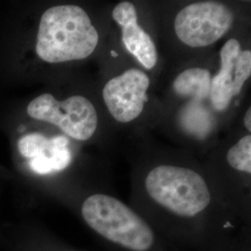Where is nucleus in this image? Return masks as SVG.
<instances>
[{
	"mask_svg": "<svg viewBox=\"0 0 251 251\" xmlns=\"http://www.w3.org/2000/svg\"><path fill=\"white\" fill-rule=\"evenodd\" d=\"M49 141L50 139L41 133L25 135L19 141V151L26 158H35L38 155L47 153L49 150Z\"/></svg>",
	"mask_w": 251,
	"mask_h": 251,
	"instance_id": "13",
	"label": "nucleus"
},
{
	"mask_svg": "<svg viewBox=\"0 0 251 251\" xmlns=\"http://www.w3.org/2000/svg\"><path fill=\"white\" fill-rule=\"evenodd\" d=\"M211 251H251V228L243 226Z\"/></svg>",
	"mask_w": 251,
	"mask_h": 251,
	"instance_id": "14",
	"label": "nucleus"
},
{
	"mask_svg": "<svg viewBox=\"0 0 251 251\" xmlns=\"http://www.w3.org/2000/svg\"><path fill=\"white\" fill-rule=\"evenodd\" d=\"M226 163L233 171L251 175V136H244L238 143L232 146L226 153Z\"/></svg>",
	"mask_w": 251,
	"mask_h": 251,
	"instance_id": "11",
	"label": "nucleus"
},
{
	"mask_svg": "<svg viewBox=\"0 0 251 251\" xmlns=\"http://www.w3.org/2000/svg\"><path fill=\"white\" fill-rule=\"evenodd\" d=\"M27 113L32 118L59 126L64 133L78 141H87L95 133L98 115L90 100L75 95L58 100L50 93L33 100Z\"/></svg>",
	"mask_w": 251,
	"mask_h": 251,
	"instance_id": "4",
	"label": "nucleus"
},
{
	"mask_svg": "<svg viewBox=\"0 0 251 251\" xmlns=\"http://www.w3.org/2000/svg\"><path fill=\"white\" fill-rule=\"evenodd\" d=\"M25 126H19L18 130L20 132L25 131Z\"/></svg>",
	"mask_w": 251,
	"mask_h": 251,
	"instance_id": "16",
	"label": "nucleus"
},
{
	"mask_svg": "<svg viewBox=\"0 0 251 251\" xmlns=\"http://www.w3.org/2000/svg\"><path fill=\"white\" fill-rule=\"evenodd\" d=\"M24 251H87L63 242L44 228L34 227L27 233Z\"/></svg>",
	"mask_w": 251,
	"mask_h": 251,
	"instance_id": "10",
	"label": "nucleus"
},
{
	"mask_svg": "<svg viewBox=\"0 0 251 251\" xmlns=\"http://www.w3.org/2000/svg\"><path fill=\"white\" fill-rule=\"evenodd\" d=\"M210 73L202 68H190L176 77L173 90L181 97H195L204 99L209 96Z\"/></svg>",
	"mask_w": 251,
	"mask_h": 251,
	"instance_id": "9",
	"label": "nucleus"
},
{
	"mask_svg": "<svg viewBox=\"0 0 251 251\" xmlns=\"http://www.w3.org/2000/svg\"><path fill=\"white\" fill-rule=\"evenodd\" d=\"M68 139L64 136H57L50 139L49 158L51 163L53 173L66 170L72 162V153L68 149Z\"/></svg>",
	"mask_w": 251,
	"mask_h": 251,
	"instance_id": "12",
	"label": "nucleus"
},
{
	"mask_svg": "<svg viewBox=\"0 0 251 251\" xmlns=\"http://www.w3.org/2000/svg\"><path fill=\"white\" fill-rule=\"evenodd\" d=\"M150 86L148 75L139 69H128L105 84L102 96L111 116L120 123L133 121L143 113Z\"/></svg>",
	"mask_w": 251,
	"mask_h": 251,
	"instance_id": "7",
	"label": "nucleus"
},
{
	"mask_svg": "<svg viewBox=\"0 0 251 251\" xmlns=\"http://www.w3.org/2000/svg\"><path fill=\"white\" fill-rule=\"evenodd\" d=\"M244 123H245V126H246V128H247L249 131H251V108H250V109L247 111V113H246V116H245V118H244Z\"/></svg>",
	"mask_w": 251,
	"mask_h": 251,
	"instance_id": "15",
	"label": "nucleus"
},
{
	"mask_svg": "<svg viewBox=\"0 0 251 251\" xmlns=\"http://www.w3.org/2000/svg\"><path fill=\"white\" fill-rule=\"evenodd\" d=\"M112 15L121 26L122 41L126 50L132 54L145 69H152L158 59L156 47L152 37L139 25L134 5L128 1L120 2L113 9Z\"/></svg>",
	"mask_w": 251,
	"mask_h": 251,
	"instance_id": "8",
	"label": "nucleus"
},
{
	"mask_svg": "<svg viewBox=\"0 0 251 251\" xmlns=\"http://www.w3.org/2000/svg\"><path fill=\"white\" fill-rule=\"evenodd\" d=\"M221 69L210 82L209 97L218 111H225L251 77V51L243 50L239 41L229 39L221 50Z\"/></svg>",
	"mask_w": 251,
	"mask_h": 251,
	"instance_id": "6",
	"label": "nucleus"
},
{
	"mask_svg": "<svg viewBox=\"0 0 251 251\" xmlns=\"http://www.w3.org/2000/svg\"><path fill=\"white\" fill-rule=\"evenodd\" d=\"M99 42L89 15L75 5H61L43 13L37 34V56L50 63L88 58Z\"/></svg>",
	"mask_w": 251,
	"mask_h": 251,
	"instance_id": "3",
	"label": "nucleus"
},
{
	"mask_svg": "<svg viewBox=\"0 0 251 251\" xmlns=\"http://www.w3.org/2000/svg\"><path fill=\"white\" fill-rule=\"evenodd\" d=\"M81 220L107 251H182L144 216L119 198L91 194L81 203Z\"/></svg>",
	"mask_w": 251,
	"mask_h": 251,
	"instance_id": "2",
	"label": "nucleus"
},
{
	"mask_svg": "<svg viewBox=\"0 0 251 251\" xmlns=\"http://www.w3.org/2000/svg\"><path fill=\"white\" fill-rule=\"evenodd\" d=\"M136 210L182 251H211L243 227L216 202L205 175L180 165L159 164L144 174Z\"/></svg>",
	"mask_w": 251,
	"mask_h": 251,
	"instance_id": "1",
	"label": "nucleus"
},
{
	"mask_svg": "<svg viewBox=\"0 0 251 251\" xmlns=\"http://www.w3.org/2000/svg\"><path fill=\"white\" fill-rule=\"evenodd\" d=\"M234 16L224 4L214 1L193 3L180 9L174 22L179 40L191 48L214 44L231 29Z\"/></svg>",
	"mask_w": 251,
	"mask_h": 251,
	"instance_id": "5",
	"label": "nucleus"
}]
</instances>
